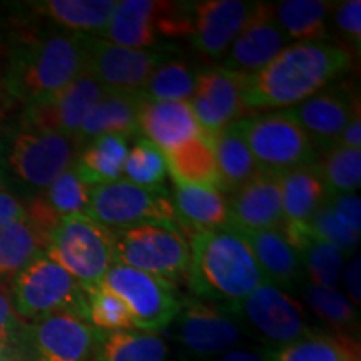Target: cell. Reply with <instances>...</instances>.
<instances>
[{
    "instance_id": "30",
    "label": "cell",
    "mask_w": 361,
    "mask_h": 361,
    "mask_svg": "<svg viewBox=\"0 0 361 361\" xmlns=\"http://www.w3.org/2000/svg\"><path fill=\"white\" fill-rule=\"evenodd\" d=\"M168 173L174 183L214 188L221 191L218 162H216L213 137L201 133L196 137L164 151Z\"/></svg>"
},
{
    "instance_id": "44",
    "label": "cell",
    "mask_w": 361,
    "mask_h": 361,
    "mask_svg": "<svg viewBox=\"0 0 361 361\" xmlns=\"http://www.w3.org/2000/svg\"><path fill=\"white\" fill-rule=\"evenodd\" d=\"M333 8V22L343 37L360 51L361 40V2L360 0H346L335 4Z\"/></svg>"
},
{
    "instance_id": "4",
    "label": "cell",
    "mask_w": 361,
    "mask_h": 361,
    "mask_svg": "<svg viewBox=\"0 0 361 361\" xmlns=\"http://www.w3.org/2000/svg\"><path fill=\"white\" fill-rule=\"evenodd\" d=\"M82 147L78 137L19 121L0 135V184L24 201L39 196L75 164Z\"/></svg>"
},
{
    "instance_id": "28",
    "label": "cell",
    "mask_w": 361,
    "mask_h": 361,
    "mask_svg": "<svg viewBox=\"0 0 361 361\" xmlns=\"http://www.w3.org/2000/svg\"><path fill=\"white\" fill-rule=\"evenodd\" d=\"M328 197L318 162L286 171L281 174L283 224H308Z\"/></svg>"
},
{
    "instance_id": "40",
    "label": "cell",
    "mask_w": 361,
    "mask_h": 361,
    "mask_svg": "<svg viewBox=\"0 0 361 361\" xmlns=\"http://www.w3.org/2000/svg\"><path fill=\"white\" fill-rule=\"evenodd\" d=\"M318 168L329 196L353 194L361 184V149L336 144L324 152Z\"/></svg>"
},
{
    "instance_id": "42",
    "label": "cell",
    "mask_w": 361,
    "mask_h": 361,
    "mask_svg": "<svg viewBox=\"0 0 361 361\" xmlns=\"http://www.w3.org/2000/svg\"><path fill=\"white\" fill-rule=\"evenodd\" d=\"M308 226L316 236H319L324 239V241L335 245L338 250H341L346 256L355 255V251L358 250L360 234L353 233L351 229L346 228L345 224H341L340 221L336 219V216L333 214V211L329 209L326 201H324V204L311 216Z\"/></svg>"
},
{
    "instance_id": "15",
    "label": "cell",
    "mask_w": 361,
    "mask_h": 361,
    "mask_svg": "<svg viewBox=\"0 0 361 361\" xmlns=\"http://www.w3.org/2000/svg\"><path fill=\"white\" fill-rule=\"evenodd\" d=\"M245 79L246 75L224 67H211L197 74L189 106L202 133L214 135L251 114L243 99Z\"/></svg>"
},
{
    "instance_id": "2",
    "label": "cell",
    "mask_w": 361,
    "mask_h": 361,
    "mask_svg": "<svg viewBox=\"0 0 361 361\" xmlns=\"http://www.w3.org/2000/svg\"><path fill=\"white\" fill-rule=\"evenodd\" d=\"M87 66V37L66 30L22 32L8 51L4 89L25 106L52 96L74 82Z\"/></svg>"
},
{
    "instance_id": "37",
    "label": "cell",
    "mask_w": 361,
    "mask_h": 361,
    "mask_svg": "<svg viewBox=\"0 0 361 361\" xmlns=\"http://www.w3.org/2000/svg\"><path fill=\"white\" fill-rule=\"evenodd\" d=\"M124 174L129 183L151 191H168L166 188V164L164 152L146 137H135L133 147H129L126 157Z\"/></svg>"
},
{
    "instance_id": "27",
    "label": "cell",
    "mask_w": 361,
    "mask_h": 361,
    "mask_svg": "<svg viewBox=\"0 0 361 361\" xmlns=\"http://www.w3.org/2000/svg\"><path fill=\"white\" fill-rule=\"evenodd\" d=\"M176 218L189 233L223 229L228 223V197L214 188L174 183L171 196Z\"/></svg>"
},
{
    "instance_id": "8",
    "label": "cell",
    "mask_w": 361,
    "mask_h": 361,
    "mask_svg": "<svg viewBox=\"0 0 361 361\" xmlns=\"http://www.w3.org/2000/svg\"><path fill=\"white\" fill-rule=\"evenodd\" d=\"M173 335L191 361L218 360L241 345L245 328L229 306L204 300L180 301Z\"/></svg>"
},
{
    "instance_id": "6",
    "label": "cell",
    "mask_w": 361,
    "mask_h": 361,
    "mask_svg": "<svg viewBox=\"0 0 361 361\" xmlns=\"http://www.w3.org/2000/svg\"><path fill=\"white\" fill-rule=\"evenodd\" d=\"M8 291L13 310L22 319L35 322L64 311L85 319V288L47 255H40L22 269Z\"/></svg>"
},
{
    "instance_id": "46",
    "label": "cell",
    "mask_w": 361,
    "mask_h": 361,
    "mask_svg": "<svg viewBox=\"0 0 361 361\" xmlns=\"http://www.w3.org/2000/svg\"><path fill=\"white\" fill-rule=\"evenodd\" d=\"M25 202L20 196L13 194L11 189L0 184V229L24 218Z\"/></svg>"
},
{
    "instance_id": "19",
    "label": "cell",
    "mask_w": 361,
    "mask_h": 361,
    "mask_svg": "<svg viewBox=\"0 0 361 361\" xmlns=\"http://www.w3.org/2000/svg\"><path fill=\"white\" fill-rule=\"evenodd\" d=\"M283 224L281 174L259 171L228 197V231H264Z\"/></svg>"
},
{
    "instance_id": "45",
    "label": "cell",
    "mask_w": 361,
    "mask_h": 361,
    "mask_svg": "<svg viewBox=\"0 0 361 361\" xmlns=\"http://www.w3.org/2000/svg\"><path fill=\"white\" fill-rule=\"evenodd\" d=\"M326 204L336 219L351 231L361 233V201L358 194H338V196H329Z\"/></svg>"
},
{
    "instance_id": "47",
    "label": "cell",
    "mask_w": 361,
    "mask_h": 361,
    "mask_svg": "<svg viewBox=\"0 0 361 361\" xmlns=\"http://www.w3.org/2000/svg\"><path fill=\"white\" fill-rule=\"evenodd\" d=\"M345 278V286L346 291H348L350 298L348 300L353 305H360L361 303V263H360V256L355 255L351 261L346 266V269L343 271L341 274Z\"/></svg>"
},
{
    "instance_id": "36",
    "label": "cell",
    "mask_w": 361,
    "mask_h": 361,
    "mask_svg": "<svg viewBox=\"0 0 361 361\" xmlns=\"http://www.w3.org/2000/svg\"><path fill=\"white\" fill-rule=\"evenodd\" d=\"M303 296L306 305L316 314V318L323 319L333 331L348 333L353 335V329L358 328V311L348 296L333 288L316 286L313 283L303 284Z\"/></svg>"
},
{
    "instance_id": "10",
    "label": "cell",
    "mask_w": 361,
    "mask_h": 361,
    "mask_svg": "<svg viewBox=\"0 0 361 361\" xmlns=\"http://www.w3.org/2000/svg\"><path fill=\"white\" fill-rule=\"evenodd\" d=\"M245 134L261 171L283 174L318 162V151L291 109L245 117Z\"/></svg>"
},
{
    "instance_id": "16",
    "label": "cell",
    "mask_w": 361,
    "mask_h": 361,
    "mask_svg": "<svg viewBox=\"0 0 361 361\" xmlns=\"http://www.w3.org/2000/svg\"><path fill=\"white\" fill-rule=\"evenodd\" d=\"M106 92L107 89L84 71L67 87L42 101L25 106L20 123L78 137L85 116Z\"/></svg>"
},
{
    "instance_id": "24",
    "label": "cell",
    "mask_w": 361,
    "mask_h": 361,
    "mask_svg": "<svg viewBox=\"0 0 361 361\" xmlns=\"http://www.w3.org/2000/svg\"><path fill=\"white\" fill-rule=\"evenodd\" d=\"M139 133L164 152L196 137L202 130L189 102L146 97L139 112Z\"/></svg>"
},
{
    "instance_id": "21",
    "label": "cell",
    "mask_w": 361,
    "mask_h": 361,
    "mask_svg": "<svg viewBox=\"0 0 361 361\" xmlns=\"http://www.w3.org/2000/svg\"><path fill=\"white\" fill-rule=\"evenodd\" d=\"M231 233L238 234L250 247L266 281L281 288L283 291L303 286L306 279L303 264L281 228Z\"/></svg>"
},
{
    "instance_id": "26",
    "label": "cell",
    "mask_w": 361,
    "mask_h": 361,
    "mask_svg": "<svg viewBox=\"0 0 361 361\" xmlns=\"http://www.w3.org/2000/svg\"><path fill=\"white\" fill-rule=\"evenodd\" d=\"M281 229L295 247L310 283L336 290L346 255L311 231L308 224H283Z\"/></svg>"
},
{
    "instance_id": "12",
    "label": "cell",
    "mask_w": 361,
    "mask_h": 361,
    "mask_svg": "<svg viewBox=\"0 0 361 361\" xmlns=\"http://www.w3.org/2000/svg\"><path fill=\"white\" fill-rule=\"evenodd\" d=\"M124 301L133 316L134 329L159 335L171 326L180 301L174 283L168 279L114 263L101 281Z\"/></svg>"
},
{
    "instance_id": "20",
    "label": "cell",
    "mask_w": 361,
    "mask_h": 361,
    "mask_svg": "<svg viewBox=\"0 0 361 361\" xmlns=\"http://www.w3.org/2000/svg\"><path fill=\"white\" fill-rule=\"evenodd\" d=\"M258 2L241 0H204L192 6L191 42L206 57L228 54L234 40L250 20Z\"/></svg>"
},
{
    "instance_id": "13",
    "label": "cell",
    "mask_w": 361,
    "mask_h": 361,
    "mask_svg": "<svg viewBox=\"0 0 361 361\" xmlns=\"http://www.w3.org/2000/svg\"><path fill=\"white\" fill-rule=\"evenodd\" d=\"M164 61L162 47L130 49L101 37H87L85 71L107 90L144 92L151 74Z\"/></svg>"
},
{
    "instance_id": "25",
    "label": "cell",
    "mask_w": 361,
    "mask_h": 361,
    "mask_svg": "<svg viewBox=\"0 0 361 361\" xmlns=\"http://www.w3.org/2000/svg\"><path fill=\"white\" fill-rule=\"evenodd\" d=\"M164 2L121 0L116 4L109 24L101 35L107 42L130 49H151L159 40V24Z\"/></svg>"
},
{
    "instance_id": "50",
    "label": "cell",
    "mask_w": 361,
    "mask_h": 361,
    "mask_svg": "<svg viewBox=\"0 0 361 361\" xmlns=\"http://www.w3.org/2000/svg\"><path fill=\"white\" fill-rule=\"evenodd\" d=\"M4 117H6V107H4L2 99H0V135H2L4 130Z\"/></svg>"
},
{
    "instance_id": "34",
    "label": "cell",
    "mask_w": 361,
    "mask_h": 361,
    "mask_svg": "<svg viewBox=\"0 0 361 361\" xmlns=\"http://www.w3.org/2000/svg\"><path fill=\"white\" fill-rule=\"evenodd\" d=\"M335 4L326 0H284L273 4L274 17L290 40H326L328 19Z\"/></svg>"
},
{
    "instance_id": "29",
    "label": "cell",
    "mask_w": 361,
    "mask_h": 361,
    "mask_svg": "<svg viewBox=\"0 0 361 361\" xmlns=\"http://www.w3.org/2000/svg\"><path fill=\"white\" fill-rule=\"evenodd\" d=\"M211 137L219 169L221 191L233 194L261 171L247 146L245 119L229 124Z\"/></svg>"
},
{
    "instance_id": "33",
    "label": "cell",
    "mask_w": 361,
    "mask_h": 361,
    "mask_svg": "<svg viewBox=\"0 0 361 361\" xmlns=\"http://www.w3.org/2000/svg\"><path fill=\"white\" fill-rule=\"evenodd\" d=\"M273 361H360V345L348 333L310 331L300 340L271 350Z\"/></svg>"
},
{
    "instance_id": "7",
    "label": "cell",
    "mask_w": 361,
    "mask_h": 361,
    "mask_svg": "<svg viewBox=\"0 0 361 361\" xmlns=\"http://www.w3.org/2000/svg\"><path fill=\"white\" fill-rule=\"evenodd\" d=\"M85 214L104 226L117 229L134 226H162L179 229L173 201L168 191H151L128 179L90 188ZM180 231V229H179Z\"/></svg>"
},
{
    "instance_id": "41",
    "label": "cell",
    "mask_w": 361,
    "mask_h": 361,
    "mask_svg": "<svg viewBox=\"0 0 361 361\" xmlns=\"http://www.w3.org/2000/svg\"><path fill=\"white\" fill-rule=\"evenodd\" d=\"M49 204L57 214L64 216L85 213L89 206L90 186L85 184L75 173L74 166L62 173L54 183L42 192Z\"/></svg>"
},
{
    "instance_id": "38",
    "label": "cell",
    "mask_w": 361,
    "mask_h": 361,
    "mask_svg": "<svg viewBox=\"0 0 361 361\" xmlns=\"http://www.w3.org/2000/svg\"><path fill=\"white\" fill-rule=\"evenodd\" d=\"M85 288V319L101 333L134 329L133 316L123 300L102 283Z\"/></svg>"
},
{
    "instance_id": "43",
    "label": "cell",
    "mask_w": 361,
    "mask_h": 361,
    "mask_svg": "<svg viewBox=\"0 0 361 361\" xmlns=\"http://www.w3.org/2000/svg\"><path fill=\"white\" fill-rule=\"evenodd\" d=\"M19 341V316L13 310L11 291L0 283V361H4Z\"/></svg>"
},
{
    "instance_id": "39",
    "label": "cell",
    "mask_w": 361,
    "mask_h": 361,
    "mask_svg": "<svg viewBox=\"0 0 361 361\" xmlns=\"http://www.w3.org/2000/svg\"><path fill=\"white\" fill-rule=\"evenodd\" d=\"M197 72L186 61L166 59L156 67L144 89V96L152 101H191Z\"/></svg>"
},
{
    "instance_id": "14",
    "label": "cell",
    "mask_w": 361,
    "mask_h": 361,
    "mask_svg": "<svg viewBox=\"0 0 361 361\" xmlns=\"http://www.w3.org/2000/svg\"><path fill=\"white\" fill-rule=\"evenodd\" d=\"M99 331L74 313H54L25 329L29 361H92Z\"/></svg>"
},
{
    "instance_id": "35",
    "label": "cell",
    "mask_w": 361,
    "mask_h": 361,
    "mask_svg": "<svg viewBox=\"0 0 361 361\" xmlns=\"http://www.w3.org/2000/svg\"><path fill=\"white\" fill-rule=\"evenodd\" d=\"M96 361H169V350L156 333L139 329L99 333Z\"/></svg>"
},
{
    "instance_id": "18",
    "label": "cell",
    "mask_w": 361,
    "mask_h": 361,
    "mask_svg": "<svg viewBox=\"0 0 361 361\" xmlns=\"http://www.w3.org/2000/svg\"><path fill=\"white\" fill-rule=\"evenodd\" d=\"M290 42L276 22L273 4L258 2L226 54L223 67L241 75H252L268 66Z\"/></svg>"
},
{
    "instance_id": "17",
    "label": "cell",
    "mask_w": 361,
    "mask_h": 361,
    "mask_svg": "<svg viewBox=\"0 0 361 361\" xmlns=\"http://www.w3.org/2000/svg\"><path fill=\"white\" fill-rule=\"evenodd\" d=\"M291 111L316 151L326 152L336 146L346 124L360 112V99L340 82L322 89Z\"/></svg>"
},
{
    "instance_id": "49",
    "label": "cell",
    "mask_w": 361,
    "mask_h": 361,
    "mask_svg": "<svg viewBox=\"0 0 361 361\" xmlns=\"http://www.w3.org/2000/svg\"><path fill=\"white\" fill-rule=\"evenodd\" d=\"M338 146L353 147V149L361 147V114L360 112H356V114L351 117L350 123L346 124L345 130H343L340 139H338Z\"/></svg>"
},
{
    "instance_id": "31",
    "label": "cell",
    "mask_w": 361,
    "mask_h": 361,
    "mask_svg": "<svg viewBox=\"0 0 361 361\" xmlns=\"http://www.w3.org/2000/svg\"><path fill=\"white\" fill-rule=\"evenodd\" d=\"M51 234L29 216L0 229V283L12 281L35 258L45 255Z\"/></svg>"
},
{
    "instance_id": "9",
    "label": "cell",
    "mask_w": 361,
    "mask_h": 361,
    "mask_svg": "<svg viewBox=\"0 0 361 361\" xmlns=\"http://www.w3.org/2000/svg\"><path fill=\"white\" fill-rule=\"evenodd\" d=\"M114 263L130 266L168 279L188 276L191 247L179 229L162 226H134L116 229Z\"/></svg>"
},
{
    "instance_id": "22",
    "label": "cell",
    "mask_w": 361,
    "mask_h": 361,
    "mask_svg": "<svg viewBox=\"0 0 361 361\" xmlns=\"http://www.w3.org/2000/svg\"><path fill=\"white\" fill-rule=\"evenodd\" d=\"M116 4V0H44L29 4V8L47 22V27L85 37H101Z\"/></svg>"
},
{
    "instance_id": "5",
    "label": "cell",
    "mask_w": 361,
    "mask_h": 361,
    "mask_svg": "<svg viewBox=\"0 0 361 361\" xmlns=\"http://www.w3.org/2000/svg\"><path fill=\"white\" fill-rule=\"evenodd\" d=\"M45 255L82 286H94L114 264V233L85 213L64 216Z\"/></svg>"
},
{
    "instance_id": "23",
    "label": "cell",
    "mask_w": 361,
    "mask_h": 361,
    "mask_svg": "<svg viewBox=\"0 0 361 361\" xmlns=\"http://www.w3.org/2000/svg\"><path fill=\"white\" fill-rule=\"evenodd\" d=\"M144 101V92L107 90L85 116L78 139L85 144L104 134L139 137V112Z\"/></svg>"
},
{
    "instance_id": "48",
    "label": "cell",
    "mask_w": 361,
    "mask_h": 361,
    "mask_svg": "<svg viewBox=\"0 0 361 361\" xmlns=\"http://www.w3.org/2000/svg\"><path fill=\"white\" fill-rule=\"evenodd\" d=\"M218 361H273L271 358V350L264 348H245V346H236V348L228 350L218 358Z\"/></svg>"
},
{
    "instance_id": "3",
    "label": "cell",
    "mask_w": 361,
    "mask_h": 361,
    "mask_svg": "<svg viewBox=\"0 0 361 361\" xmlns=\"http://www.w3.org/2000/svg\"><path fill=\"white\" fill-rule=\"evenodd\" d=\"M188 284L197 300L236 306L266 281L250 247L228 229L191 233Z\"/></svg>"
},
{
    "instance_id": "11",
    "label": "cell",
    "mask_w": 361,
    "mask_h": 361,
    "mask_svg": "<svg viewBox=\"0 0 361 361\" xmlns=\"http://www.w3.org/2000/svg\"><path fill=\"white\" fill-rule=\"evenodd\" d=\"M231 310L243 328L268 350L283 348L311 331L300 301L271 283L261 284Z\"/></svg>"
},
{
    "instance_id": "1",
    "label": "cell",
    "mask_w": 361,
    "mask_h": 361,
    "mask_svg": "<svg viewBox=\"0 0 361 361\" xmlns=\"http://www.w3.org/2000/svg\"><path fill=\"white\" fill-rule=\"evenodd\" d=\"M353 62V54L328 40L288 45L268 66L246 75L243 99L247 111L298 106L328 87Z\"/></svg>"
},
{
    "instance_id": "32",
    "label": "cell",
    "mask_w": 361,
    "mask_h": 361,
    "mask_svg": "<svg viewBox=\"0 0 361 361\" xmlns=\"http://www.w3.org/2000/svg\"><path fill=\"white\" fill-rule=\"evenodd\" d=\"M129 137L121 134H104L85 142L74 169L90 188L114 183L124 174Z\"/></svg>"
}]
</instances>
